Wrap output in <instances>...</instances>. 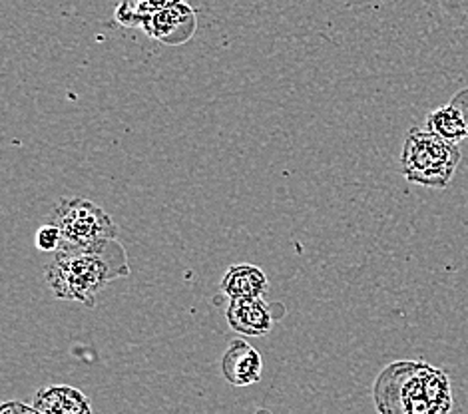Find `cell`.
<instances>
[{
    "instance_id": "6da1fadb",
    "label": "cell",
    "mask_w": 468,
    "mask_h": 414,
    "mask_svg": "<svg viewBox=\"0 0 468 414\" xmlns=\"http://www.w3.org/2000/svg\"><path fill=\"white\" fill-rule=\"evenodd\" d=\"M130 275L126 251L112 239L98 249L57 251L44 267V279L62 301L96 305V295L120 277Z\"/></svg>"
},
{
    "instance_id": "7a4b0ae2",
    "label": "cell",
    "mask_w": 468,
    "mask_h": 414,
    "mask_svg": "<svg viewBox=\"0 0 468 414\" xmlns=\"http://www.w3.org/2000/svg\"><path fill=\"white\" fill-rule=\"evenodd\" d=\"M373 397L381 414H449L452 410L447 373L419 361L388 365L377 377Z\"/></svg>"
},
{
    "instance_id": "3957f363",
    "label": "cell",
    "mask_w": 468,
    "mask_h": 414,
    "mask_svg": "<svg viewBox=\"0 0 468 414\" xmlns=\"http://www.w3.org/2000/svg\"><path fill=\"white\" fill-rule=\"evenodd\" d=\"M461 164L456 143L439 138L429 130L412 128L400 154V174L407 182L432 189H444Z\"/></svg>"
},
{
    "instance_id": "277c9868",
    "label": "cell",
    "mask_w": 468,
    "mask_h": 414,
    "mask_svg": "<svg viewBox=\"0 0 468 414\" xmlns=\"http://www.w3.org/2000/svg\"><path fill=\"white\" fill-rule=\"evenodd\" d=\"M47 221L62 231V248L58 251L98 249L118 235L114 219L102 207L82 197L58 199Z\"/></svg>"
},
{
    "instance_id": "5b68a950",
    "label": "cell",
    "mask_w": 468,
    "mask_h": 414,
    "mask_svg": "<svg viewBox=\"0 0 468 414\" xmlns=\"http://www.w3.org/2000/svg\"><path fill=\"white\" fill-rule=\"evenodd\" d=\"M144 32L154 40H160L168 47H180L187 42L196 32V13L184 0L168 8L160 10L152 16L144 18Z\"/></svg>"
},
{
    "instance_id": "8992f818",
    "label": "cell",
    "mask_w": 468,
    "mask_h": 414,
    "mask_svg": "<svg viewBox=\"0 0 468 414\" xmlns=\"http://www.w3.org/2000/svg\"><path fill=\"white\" fill-rule=\"evenodd\" d=\"M221 375L233 387H250L261 380L263 361L261 355L250 343L241 339L231 341L221 359Z\"/></svg>"
},
{
    "instance_id": "52a82bcc",
    "label": "cell",
    "mask_w": 468,
    "mask_h": 414,
    "mask_svg": "<svg viewBox=\"0 0 468 414\" xmlns=\"http://www.w3.org/2000/svg\"><path fill=\"white\" fill-rule=\"evenodd\" d=\"M226 319L233 331L248 337H263L273 329L271 311L261 297L233 299L226 311Z\"/></svg>"
},
{
    "instance_id": "ba28073f",
    "label": "cell",
    "mask_w": 468,
    "mask_h": 414,
    "mask_svg": "<svg viewBox=\"0 0 468 414\" xmlns=\"http://www.w3.org/2000/svg\"><path fill=\"white\" fill-rule=\"evenodd\" d=\"M267 287H270V281H267L265 273L258 265L250 263L231 265L221 279V291L229 297V301L263 297Z\"/></svg>"
},
{
    "instance_id": "9c48e42d",
    "label": "cell",
    "mask_w": 468,
    "mask_h": 414,
    "mask_svg": "<svg viewBox=\"0 0 468 414\" xmlns=\"http://www.w3.org/2000/svg\"><path fill=\"white\" fill-rule=\"evenodd\" d=\"M35 409L42 414H92L88 398L69 385L42 388L35 398Z\"/></svg>"
},
{
    "instance_id": "30bf717a",
    "label": "cell",
    "mask_w": 468,
    "mask_h": 414,
    "mask_svg": "<svg viewBox=\"0 0 468 414\" xmlns=\"http://www.w3.org/2000/svg\"><path fill=\"white\" fill-rule=\"evenodd\" d=\"M427 130L451 143H459L468 138V126L464 116L454 102L432 110L427 116Z\"/></svg>"
},
{
    "instance_id": "8fae6325",
    "label": "cell",
    "mask_w": 468,
    "mask_h": 414,
    "mask_svg": "<svg viewBox=\"0 0 468 414\" xmlns=\"http://www.w3.org/2000/svg\"><path fill=\"white\" fill-rule=\"evenodd\" d=\"M35 243H37V248L44 253H57L62 248V231L58 229V226H54V223L47 221L37 231Z\"/></svg>"
},
{
    "instance_id": "7c38bea8",
    "label": "cell",
    "mask_w": 468,
    "mask_h": 414,
    "mask_svg": "<svg viewBox=\"0 0 468 414\" xmlns=\"http://www.w3.org/2000/svg\"><path fill=\"white\" fill-rule=\"evenodd\" d=\"M144 18H146V16L140 13L136 3H132V0H124V3H122L116 8V20L120 22L122 27H130V28L142 27L144 25Z\"/></svg>"
},
{
    "instance_id": "4fadbf2b",
    "label": "cell",
    "mask_w": 468,
    "mask_h": 414,
    "mask_svg": "<svg viewBox=\"0 0 468 414\" xmlns=\"http://www.w3.org/2000/svg\"><path fill=\"white\" fill-rule=\"evenodd\" d=\"M133 3H136L138 10L144 16H152V15L160 13V10L168 8L176 3H182V0H133Z\"/></svg>"
},
{
    "instance_id": "5bb4252c",
    "label": "cell",
    "mask_w": 468,
    "mask_h": 414,
    "mask_svg": "<svg viewBox=\"0 0 468 414\" xmlns=\"http://www.w3.org/2000/svg\"><path fill=\"white\" fill-rule=\"evenodd\" d=\"M0 414H42V412L37 410L35 407L30 409L27 405H22V402H6V405H3Z\"/></svg>"
},
{
    "instance_id": "9a60e30c",
    "label": "cell",
    "mask_w": 468,
    "mask_h": 414,
    "mask_svg": "<svg viewBox=\"0 0 468 414\" xmlns=\"http://www.w3.org/2000/svg\"><path fill=\"white\" fill-rule=\"evenodd\" d=\"M452 102L459 106V110L463 111V116H464V122H466V126H468V88L466 90H461L459 94H456L454 98H452Z\"/></svg>"
}]
</instances>
